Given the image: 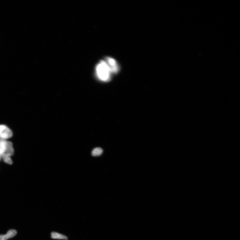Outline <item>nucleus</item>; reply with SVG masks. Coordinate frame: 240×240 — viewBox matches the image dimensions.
<instances>
[{
    "label": "nucleus",
    "mask_w": 240,
    "mask_h": 240,
    "mask_svg": "<svg viewBox=\"0 0 240 240\" xmlns=\"http://www.w3.org/2000/svg\"><path fill=\"white\" fill-rule=\"evenodd\" d=\"M96 74L101 80L107 82L111 80V72L109 66L104 61H101L97 65Z\"/></svg>",
    "instance_id": "obj_1"
},
{
    "label": "nucleus",
    "mask_w": 240,
    "mask_h": 240,
    "mask_svg": "<svg viewBox=\"0 0 240 240\" xmlns=\"http://www.w3.org/2000/svg\"><path fill=\"white\" fill-rule=\"evenodd\" d=\"M0 147L3 153L8 154L10 157L14 155V150L12 142L0 138Z\"/></svg>",
    "instance_id": "obj_2"
},
{
    "label": "nucleus",
    "mask_w": 240,
    "mask_h": 240,
    "mask_svg": "<svg viewBox=\"0 0 240 240\" xmlns=\"http://www.w3.org/2000/svg\"><path fill=\"white\" fill-rule=\"evenodd\" d=\"M105 61L109 66L112 74L118 73L120 70V67L115 59L107 57L105 58Z\"/></svg>",
    "instance_id": "obj_3"
},
{
    "label": "nucleus",
    "mask_w": 240,
    "mask_h": 240,
    "mask_svg": "<svg viewBox=\"0 0 240 240\" xmlns=\"http://www.w3.org/2000/svg\"><path fill=\"white\" fill-rule=\"evenodd\" d=\"M12 132L5 125H0V138L6 139L12 137Z\"/></svg>",
    "instance_id": "obj_4"
},
{
    "label": "nucleus",
    "mask_w": 240,
    "mask_h": 240,
    "mask_svg": "<svg viewBox=\"0 0 240 240\" xmlns=\"http://www.w3.org/2000/svg\"><path fill=\"white\" fill-rule=\"evenodd\" d=\"M51 238L54 239L67 240L68 237L65 235L57 232H52L50 233Z\"/></svg>",
    "instance_id": "obj_5"
},
{
    "label": "nucleus",
    "mask_w": 240,
    "mask_h": 240,
    "mask_svg": "<svg viewBox=\"0 0 240 240\" xmlns=\"http://www.w3.org/2000/svg\"><path fill=\"white\" fill-rule=\"evenodd\" d=\"M17 231L14 230H10L8 231L7 234L0 235V239L6 240L14 237L17 234Z\"/></svg>",
    "instance_id": "obj_6"
},
{
    "label": "nucleus",
    "mask_w": 240,
    "mask_h": 240,
    "mask_svg": "<svg viewBox=\"0 0 240 240\" xmlns=\"http://www.w3.org/2000/svg\"><path fill=\"white\" fill-rule=\"evenodd\" d=\"M1 157L3 158L4 162L9 164H12V162L10 158V156L8 154L3 153L1 154Z\"/></svg>",
    "instance_id": "obj_7"
},
{
    "label": "nucleus",
    "mask_w": 240,
    "mask_h": 240,
    "mask_svg": "<svg viewBox=\"0 0 240 240\" xmlns=\"http://www.w3.org/2000/svg\"><path fill=\"white\" fill-rule=\"evenodd\" d=\"M103 151V149L102 148H100V147H97L92 151L91 155L94 157L100 156L102 155Z\"/></svg>",
    "instance_id": "obj_8"
},
{
    "label": "nucleus",
    "mask_w": 240,
    "mask_h": 240,
    "mask_svg": "<svg viewBox=\"0 0 240 240\" xmlns=\"http://www.w3.org/2000/svg\"><path fill=\"white\" fill-rule=\"evenodd\" d=\"M3 153V152L1 147H0V160H1V155L2 153Z\"/></svg>",
    "instance_id": "obj_9"
},
{
    "label": "nucleus",
    "mask_w": 240,
    "mask_h": 240,
    "mask_svg": "<svg viewBox=\"0 0 240 240\" xmlns=\"http://www.w3.org/2000/svg\"><path fill=\"white\" fill-rule=\"evenodd\" d=\"M0 240H3V239H0Z\"/></svg>",
    "instance_id": "obj_10"
}]
</instances>
